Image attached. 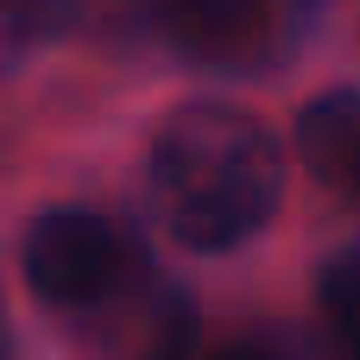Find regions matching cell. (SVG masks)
Here are the masks:
<instances>
[{
  "instance_id": "3957f363",
  "label": "cell",
  "mask_w": 360,
  "mask_h": 360,
  "mask_svg": "<svg viewBox=\"0 0 360 360\" xmlns=\"http://www.w3.org/2000/svg\"><path fill=\"white\" fill-rule=\"evenodd\" d=\"M297 158L323 190L360 202V95L354 89H329L297 114Z\"/></svg>"
},
{
  "instance_id": "7a4b0ae2",
  "label": "cell",
  "mask_w": 360,
  "mask_h": 360,
  "mask_svg": "<svg viewBox=\"0 0 360 360\" xmlns=\"http://www.w3.org/2000/svg\"><path fill=\"white\" fill-rule=\"evenodd\" d=\"M19 266H25V285L38 304L89 310V304L114 297V285L127 278V240L95 209H51L25 228Z\"/></svg>"
},
{
  "instance_id": "52a82bcc",
  "label": "cell",
  "mask_w": 360,
  "mask_h": 360,
  "mask_svg": "<svg viewBox=\"0 0 360 360\" xmlns=\"http://www.w3.org/2000/svg\"><path fill=\"white\" fill-rule=\"evenodd\" d=\"M215 360H278V354H266V348H221Z\"/></svg>"
},
{
  "instance_id": "ba28073f",
  "label": "cell",
  "mask_w": 360,
  "mask_h": 360,
  "mask_svg": "<svg viewBox=\"0 0 360 360\" xmlns=\"http://www.w3.org/2000/svg\"><path fill=\"white\" fill-rule=\"evenodd\" d=\"M0 360H6V329H0Z\"/></svg>"
},
{
  "instance_id": "5b68a950",
  "label": "cell",
  "mask_w": 360,
  "mask_h": 360,
  "mask_svg": "<svg viewBox=\"0 0 360 360\" xmlns=\"http://www.w3.org/2000/svg\"><path fill=\"white\" fill-rule=\"evenodd\" d=\"M323 316L335 329V348L348 360H360V247L335 253L323 266Z\"/></svg>"
},
{
  "instance_id": "8992f818",
  "label": "cell",
  "mask_w": 360,
  "mask_h": 360,
  "mask_svg": "<svg viewBox=\"0 0 360 360\" xmlns=\"http://www.w3.org/2000/svg\"><path fill=\"white\" fill-rule=\"evenodd\" d=\"M146 360H196V310L177 297L171 316L158 323V342L146 348Z\"/></svg>"
},
{
  "instance_id": "277c9868",
  "label": "cell",
  "mask_w": 360,
  "mask_h": 360,
  "mask_svg": "<svg viewBox=\"0 0 360 360\" xmlns=\"http://www.w3.org/2000/svg\"><path fill=\"white\" fill-rule=\"evenodd\" d=\"M171 25L190 51H234L253 32V0H177Z\"/></svg>"
},
{
  "instance_id": "6da1fadb",
  "label": "cell",
  "mask_w": 360,
  "mask_h": 360,
  "mask_svg": "<svg viewBox=\"0 0 360 360\" xmlns=\"http://www.w3.org/2000/svg\"><path fill=\"white\" fill-rule=\"evenodd\" d=\"M146 190L177 247L228 253L272 221L285 196V152L259 114L228 101H190L152 133Z\"/></svg>"
}]
</instances>
